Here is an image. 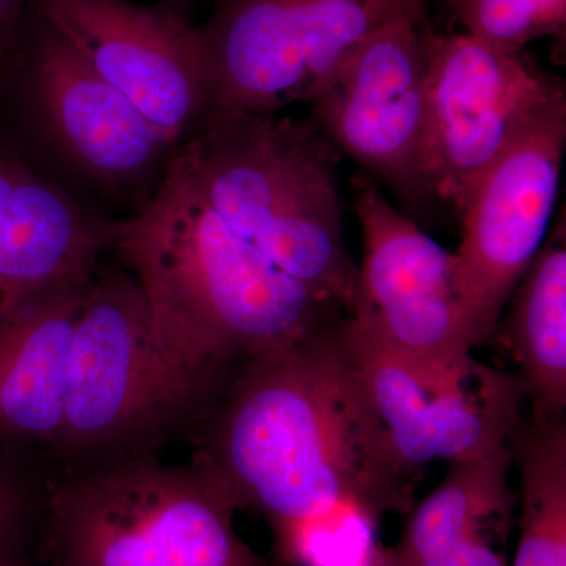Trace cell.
Segmentation results:
<instances>
[{
  "instance_id": "cell-1",
  "label": "cell",
  "mask_w": 566,
  "mask_h": 566,
  "mask_svg": "<svg viewBox=\"0 0 566 566\" xmlns=\"http://www.w3.org/2000/svg\"><path fill=\"white\" fill-rule=\"evenodd\" d=\"M344 323L243 360L196 424L193 460L238 510L268 521L277 545L334 517L378 523L415 505L412 471L346 352Z\"/></svg>"
},
{
  "instance_id": "cell-2",
  "label": "cell",
  "mask_w": 566,
  "mask_h": 566,
  "mask_svg": "<svg viewBox=\"0 0 566 566\" xmlns=\"http://www.w3.org/2000/svg\"><path fill=\"white\" fill-rule=\"evenodd\" d=\"M111 251L139 282L164 352L214 387L243 360L329 333L348 316L234 232L177 153L150 199L115 221Z\"/></svg>"
},
{
  "instance_id": "cell-3",
  "label": "cell",
  "mask_w": 566,
  "mask_h": 566,
  "mask_svg": "<svg viewBox=\"0 0 566 566\" xmlns=\"http://www.w3.org/2000/svg\"><path fill=\"white\" fill-rule=\"evenodd\" d=\"M175 153L234 232L352 315L359 268L346 248L337 153L314 125L207 111Z\"/></svg>"
},
{
  "instance_id": "cell-4",
  "label": "cell",
  "mask_w": 566,
  "mask_h": 566,
  "mask_svg": "<svg viewBox=\"0 0 566 566\" xmlns=\"http://www.w3.org/2000/svg\"><path fill=\"white\" fill-rule=\"evenodd\" d=\"M0 115L33 172L104 212L139 210L177 150L40 17L31 43L0 69Z\"/></svg>"
},
{
  "instance_id": "cell-5",
  "label": "cell",
  "mask_w": 566,
  "mask_h": 566,
  "mask_svg": "<svg viewBox=\"0 0 566 566\" xmlns=\"http://www.w3.org/2000/svg\"><path fill=\"white\" fill-rule=\"evenodd\" d=\"M219 390L164 352L137 279L99 264L74 331L65 417L48 476L156 455L178 430L196 428Z\"/></svg>"
},
{
  "instance_id": "cell-6",
  "label": "cell",
  "mask_w": 566,
  "mask_h": 566,
  "mask_svg": "<svg viewBox=\"0 0 566 566\" xmlns=\"http://www.w3.org/2000/svg\"><path fill=\"white\" fill-rule=\"evenodd\" d=\"M207 465L126 458L48 476L39 546L50 566H266L233 526Z\"/></svg>"
},
{
  "instance_id": "cell-7",
  "label": "cell",
  "mask_w": 566,
  "mask_h": 566,
  "mask_svg": "<svg viewBox=\"0 0 566 566\" xmlns=\"http://www.w3.org/2000/svg\"><path fill=\"white\" fill-rule=\"evenodd\" d=\"M564 102V82L524 52L506 54L468 33H431L419 158L428 200L461 216L483 174L543 112Z\"/></svg>"
},
{
  "instance_id": "cell-8",
  "label": "cell",
  "mask_w": 566,
  "mask_h": 566,
  "mask_svg": "<svg viewBox=\"0 0 566 566\" xmlns=\"http://www.w3.org/2000/svg\"><path fill=\"white\" fill-rule=\"evenodd\" d=\"M342 340L390 444L406 468L475 460L509 446L527 400L516 371L472 354L424 363L398 352L346 316Z\"/></svg>"
},
{
  "instance_id": "cell-9",
  "label": "cell",
  "mask_w": 566,
  "mask_h": 566,
  "mask_svg": "<svg viewBox=\"0 0 566 566\" xmlns=\"http://www.w3.org/2000/svg\"><path fill=\"white\" fill-rule=\"evenodd\" d=\"M565 150L566 102L532 122L465 200L455 292L474 348L494 340L506 303L546 241Z\"/></svg>"
},
{
  "instance_id": "cell-10",
  "label": "cell",
  "mask_w": 566,
  "mask_h": 566,
  "mask_svg": "<svg viewBox=\"0 0 566 566\" xmlns=\"http://www.w3.org/2000/svg\"><path fill=\"white\" fill-rule=\"evenodd\" d=\"M431 33L427 11L398 14L354 44L308 103L324 139L412 208L430 202L419 158Z\"/></svg>"
},
{
  "instance_id": "cell-11",
  "label": "cell",
  "mask_w": 566,
  "mask_h": 566,
  "mask_svg": "<svg viewBox=\"0 0 566 566\" xmlns=\"http://www.w3.org/2000/svg\"><path fill=\"white\" fill-rule=\"evenodd\" d=\"M354 212L364 260L349 319L412 359L447 363L472 354L455 292V252L395 210L368 177L354 180Z\"/></svg>"
},
{
  "instance_id": "cell-12",
  "label": "cell",
  "mask_w": 566,
  "mask_h": 566,
  "mask_svg": "<svg viewBox=\"0 0 566 566\" xmlns=\"http://www.w3.org/2000/svg\"><path fill=\"white\" fill-rule=\"evenodd\" d=\"M39 17L175 148L207 112L197 29L128 0H36Z\"/></svg>"
},
{
  "instance_id": "cell-13",
  "label": "cell",
  "mask_w": 566,
  "mask_h": 566,
  "mask_svg": "<svg viewBox=\"0 0 566 566\" xmlns=\"http://www.w3.org/2000/svg\"><path fill=\"white\" fill-rule=\"evenodd\" d=\"M304 0H221L197 29L207 111L279 114L311 103Z\"/></svg>"
},
{
  "instance_id": "cell-14",
  "label": "cell",
  "mask_w": 566,
  "mask_h": 566,
  "mask_svg": "<svg viewBox=\"0 0 566 566\" xmlns=\"http://www.w3.org/2000/svg\"><path fill=\"white\" fill-rule=\"evenodd\" d=\"M88 283L40 294L0 319V450L44 472L62 433L71 348Z\"/></svg>"
},
{
  "instance_id": "cell-15",
  "label": "cell",
  "mask_w": 566,
  "mask_h": 566,
  "mask_svg": "<svg viewBox=\"0 0 566 566\" xmlns=\"http://www.w3.org/2000/svg\"><path fill=\"white\" fill-rule=\"evenodd\" d=\"M509 446L455 461L444 480L409 510L398 545L378 551L382 566H509L516 495Z\"/></svg>"
},
{
  "instance_id": "cell-16",
  "label": "cell",
  "mask_w": 566,
  "mask_h": 566,
  "mask_svg": "<svg viewBox=\"0 0 566 566\" xmlns=\"http://www.w3.org/2000/svg\"><path fill=\"white\" fill-rule=\"evenodd\" d=\"M499 318L505 346L526 385L532 417L566 419V233L556 223ZM504 308V311H505Z\"/></svg>"
},
{
  "instance_id": "cell-17",
  "label": "cell",
  "mask_w": 566,
  "mask_h": 566,
  "mask_svg": "<svg viewBox=\"0 0 566 566\" xmlns=\"http://www.w3.org/2000/svg\"><path fill=\"white\" fill-rule=\"evenodd\" d=\"M520 471V543L512 566H566V419L531 417L509 441Z\"/></svg>"
},
{
  "instance_id": "cell-18",
  "label": "cell",
  "mask_w": 566,
  "mask_h": 566,
  "mask_svg": "<svg viewBox=\"0 0 566 566\" xmlns=\"http://www.w3.org/2000/svg\"><path fill=\"white\" fill-rule=\"evenodd\" d=\"M468 35L506 54H521L531 41L565 40L566 0H446Z\"/></svg>"
},
{
  "instance_id": "cell-19",
  "label": "cell",
  "mask_w": 566,
  "mask_h": 566,
  "mask_svg": "<svg viewBox=\"0 0 566 566\" xmlns=\"http://www.w3.org/2000/svg\"><path fill=\"white\" fill-rule=\"evenodd\" d=\"M46 480L39 464L0 450V565L39 545Z\"/></svg>"
},
{
  "instance_id": "cell-20",
  "label": "cell",
  "mask_w": 566,
  "mask_h": 566,
  "mask_svg": "<svg viewBox=\"0 0 566 566\" xmlns=\"http://www.w3.org/2000/svg\"><path fill=\"white\" fill-rule=\"evenodd\" d=\"M28 169L29 166L22 161L20 153L14 150L10 140L0 132V233L14 188Z\"/></svg>"
},
{
  "instance_id": "cell-21",
  "label": "cell",
  "mask_w": 566,
  "mask_h": 566,
  "mask_svg": "<svg viewBox=\"0 0 566 566\" xmlns=\"http://www.w3.org/2000/svg\"><path fill=\"white\" fill-rule=\"evenodd\" d=\"M21 0H0V36L9 29L14 14L20 9Z\"/></svg>"
},
{
  "instance_id": "cell-22",
  "label": "cell",
  "mask_w": 566,
  "mask_h": 566,
  "mask_svg": "<svg viewBox=\"0 0 566 566\" xmlns=\"http://www.w3.org/2000/svg\"><path fill=\"white\" fill-rule=\"evenodd\" d=\"M0 566H35V565L32 564L31 558L21 557V558H14V560L6 562V564H2Z\"/></svg>"
},
{
  "instance_id": "cell-23",
  "label": "cell",
  "mask_w": 566,
  "mask_h": 566,
  "mask_svg": "<svg viewBox=\"0 0 566 566\" xmlns=\"http://www.w3.org/2000/svg\"><path fill=\"white\" fill-rule=\"evenodd\" d=\"M376 553H378V549H376ZM376 553L374 554V557H371L370 560H368L367 564L363 566H382L381 562L378 560V556H376Z\"/></svg>"
}]
</instances>
